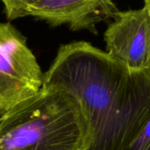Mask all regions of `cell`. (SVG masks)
<instances>
[{
    "mask_svg": "<svg viewBox=\"0 0 150 150\" xmlns=\"http://www.w3.org/2000/svg\"><path fill=\"white\" fill-rule=\"evenodd\" d=\"M78 101L91 143L88 150H127L150 116V73L127 66L86 41L62 45L43 85Z\"/></svg>",
    "mask_w": 150,
    "mask_h": 150,
    "instance_id": "obj_1",
    "label": "cell"
},
{
    "mask_svg": "<svg viewBox=\"0 0 150 150\" xmlns=\"http://www.w3.org/2000/svg\"><path fill=\"white\" fill-rule=\"evenodd\" d=\"M91 140L78 101L42 87L0 116V150H88Z\"/></svg>",
    "mask_w": 150,
    "mask_h": 150,
    "instance_id": "obj_2",
    "label": "cell"
},
{
    "mask_svg": "<svg viewBox=\"0 0 150 150\" xmlns=\"http://www.w3.org/2000/svg\"><path fill=\"white\" fill-rule=\"evenodd\" d=\"M43 78L25 37L10 22H0V113L38 93Z\"/></svg>",
    "mask_w": 150,
    "mask_h": 150,
    "instance_id": "obj_3",
    "label": "cell"
},
{
    "mask_svg": "<svg viewBox=\"0 0 150 150\" xmlns=\"http://www.w3.org/2000/svg\"><path fill=\"white\" fill-rule=\"evenodd\" d=\"M106 52L131 71L148 69L150 59V13L143 6L120 11L105 32Z\"/></svg>",
    "mask_w": 150,
    "mask_h": 150,
    "instance_id": "obj_4",
    "label": "cell"
},
{
    "mask_svg": "<svg viewBox=\"0 0 150 150\" xmlns=\"http://www.w3.org/2000/svg\"><path fill=\"white\" fill-rule=\"evenodd\" d=\"M120 11L112 0H40L29 11L52 26L68 25L74 31L98 33V24L114 19Z\"/></svg>",
    "mask_w": 150,
    "mask_h": 150,
    "instance_id": "obj_5",
    "label": "cell"
},
{
    "mask_svg": "<svg viewBox=\"0 0 150 150\" xmlns=\"http://www.w3.org/2000/svg\"><path fill=\"white\" fill-rule=\"evenodd\" d=\"M8 20L28 16L30 9L40 0H1Z\"/></svg>",
    "mask_w": 150,
    "mask_h": 150,
    "instance_id": "obj_6",
    "label": "cell"
},
{
    "mask_svg": "<svg viewBox=\"0 0 150 150\" xmlns=\"http://www.w3.org/2000/svg\"><path fill=\"white\" fill-rule=\"evenodd\" d=\"M127 150H150V116L142 133Z\"/></svg>",
    "mask_w": 150,
    "mask_h": 150,
    "instance_id": "obj_7",
    "label": "cell"
},
{
    "mask_svg": "<svg viewBox=\"0 0 150 150\" xmlns=\"http://www.w3.org/2000/svg\"><path fill=\"white\" fill-rule=\"evenodd\" d=\"M144 7L149 11V12L150 13V0H145Z\"/></svg>",
    "mask_w": 150,
    "mask_h": 150,
    "instance_id": "obj_8",
    "label": "cell"
},
{
    "mask_svg": "<svg viewBox=\"0 0 150 150\" xmlns=\"http://www.w3.org/2000/svg\"><path fill=\"white\" fill-rule=\"evenodd\" d=\"M147 70H148V71L150 73V59H149V65H148V69H147Z\"/></svg>",
    "mask_w": 150,
    "mask_h": 150,
    "instance_id": "obj_9",
    "label": "cell"
}]
</instances>
